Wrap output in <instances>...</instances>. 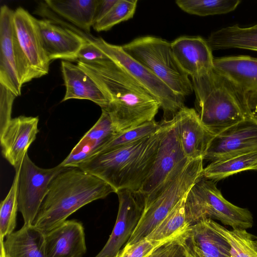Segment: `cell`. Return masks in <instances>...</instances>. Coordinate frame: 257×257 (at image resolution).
I'll use <instances>...</instances> for the list:
<instances>
[{"instance_id": "8992f818", "label": "cell", "mask_w": 257, "mask_h": 257, "mask_svg": "<svg viewBox=\"0 0 257 257\" xmlns=\"http://www.w3.org/2000/svg\"><path fill=\"white\" fill-rule=\"evenodd\" d=\"M121 47L176 93L185 97L193 92L192 83L178 63L171 43L161 38L146 36L137 38Z\"/></svg>"}, {"instance_id": "5bb4252c", "label": "cell", "mask_w": 257, "mask_h": 257, "mask_svg": "<svg viewBox=\"0 0 257 257\" xmlns=\"http://www.w3.org/2000/svg\"><path fill=\"white\" fill-rule=\"evenodd\" d=\"M14 23L21 49L37 78L46 75L50 61L43 46L37 19L19 7L14 12Z\"/></svg>"}, {"instance_id": "d6986e66", "label": "cell", "mask_w": 257, "mask_h": 257, "mask_svg": "<svg viewBox=\"0 0 257 257\" xmlns=\"http://www.w3.org/2000/svg\"><path fill=\"white\" fill-rule=\"evenodd\" d=\"M179 140L185 156L203 158L214 135L203 125L195 109L182 107L175 116Z\"/></svg>"}, {"instance_id": "e575fe53", "label": "cell", "mask_w": 257, "mask_h": 257, "mask_svg": "<svg viewBox=\"0 0 257 257\" xmlns=\"http://www.w3.org/2000/svg\"><path fill=\"white\" fill-rule=\"evenodd\" d=\"M146 257H189L179 237L155 248Z\"/></svg>"}, {"instance_id": "d6a6232c", "label": "cell", "mask_w": 257, "mask_h": 257, "mask_svg": "<svg viewBox=\"0 0 257 257\" xmlns=\"http://www.w3.org/2000/svg\"><path fill=\"white\" fill-rule=\"evenodd\" d=\"M137 0H117L107 14L93 25L97 32L107 31L114 26L132 19L137 6Z\"/></svg>"}, {"instance_id": "f546056e", "label": "cell", "mask_w": 257, "mask_h": 257, "mask_svg": "<svg viewBox=\"0 0 257 257\" xmlns=\"http://www.w3.org/2000/svg\"><path fill=\"white\" fill-rule=\"evenodd\" d=\"M212 224L230 244L231 257H257L253 236L246 230H228L213 220Z\"/></svg>"}, {"instance_id": "4dcf8cb0", "label": "cell", "mask_w": 257, "mask_h": 257, "mask_svg": "<svg viewBox=\"0 0 257 257\" xmlns=\"http://www.w3.org/2000/svg\"><path fill=\"white\" fill-rule=\"evenodd\" d=\"M19 169L16 173L11 187L0 205V237L4 238L13 232L17 223L18 210V186Z\"/></svg>"}, {"instance_id": "ac0fdd59", "label": "cell", "mask_w": 257, "mask_h": 257, "mask_svg": "<svg viewBox=\"0 0 257 257\" xmlns=\"http://www.w3.org/2000/svg\"><path fill=\"white\" fill-rule=\"evenodd\" d=\"M173 54L183 71L192 78L211 71L214 67L212 50L199 36H182L171 43Z\"/></svg>"}, {"instance_id": "5b68a950", "label": "cell", "mask_w": 257, "mask_h": 257, "mask_svg": "<svg viewBox=\"0 0 257 257\" xmlns=\"http://www.w3.org/2000/svg\"><path fill=\"white\" fill-rule=\"evenodd\" d=\"M185 212L189 226L207 219L219 220L232 229L246 230L253 224L252 214L248 209L226 200L215 182L203 176L187 193Z\"/></svg>"}, {"instance_id": "603a6c76", "label": "cell", "mask_w": 257, "mask_h": 257, "mask_svg": "<svg viewBox=\"0 0 257 257\" xmlns=\"http://www.w3.org/2000/svg\"><path fill=\"white\" fill-rule=\"evenodd\" d=\"M61 71L66 93L61 102L70 99H87L106 108L110 101L98 84L77 64L61 61Z\"/></svg>"}, {"instance_id": "30bf717a", "label": "cell", "mask_w": 257, "mask_h": 257, "mask_svg": "<svg viewBox=\"0 0 257 257\" xmlns=\"http://www.w3.org/2000/svg\"><path fill=\"white\" fill-rule=\"evenodd\" d=\"M91 40L109 59L122 66L158 101L163 111V120H172L184 106V97L174 92L152 72L131 58L121 46L109 44L101 37Z\"/></svg>"}, {"instance_id": "484cf974", "label": "cell", "mask_w": 257, "mask_h": 257, "mask_svg": "<svg viewBox=\"0 0 257 257\" xmlns=\"http://www.w3.org/2000/svg\"><path fill=\"white\" fill-rule=\"evenodd\" d=\"M99 0H47L45 4L57 15L90 32Z\"/></svg>"}, {"instance_id": "7a4b0ae2", "label": "cell", "mask_w": 257, "mask_h": 257, "mask_svg": "<svg viewBox=\"0 0 257 257\" xmlns=\"http://www.w3.org/2000/svg\"><path fill=\"white\" fill-rule=\"evenodd\" d=\"M153 135L127 145L97 154L77 168L109 184L116 192L121 189L139 191L154 163L163 123Z\"/></svg>"}, {"instance_id": "ab89813d", "label": "cell", "mask_w": 257, "mask_h": 257, "mask_svg": "<svg viewBox=\"0 0 257 257\" xmlns=\"http://www.w3.org/2000/svg\"><path fill=\"white\" fill-rule=\"evenodd\" d=\"M253 244L256 250L257 251V237L253 239Z\"/></svg>"}, {"instance_id": "ba28073f", "label": "cell", "mask_w": 257, "mask_h": 257, "mask_svg": "<svg viewBox=\"0 0 257 257\" xmlns=\"http://www.w3.org/2000/svg\"><path fill=\"white\" fill-rule=\"evenodd\" d=\"M14 14L7 6L1 7L0 84L18 96L22 85L37 77L19 44Z\"/></svg>"}, {"instance_id": "ffe728a7", "label": "cell", "mask_w": 257, "mask_h": 257, "mask_svg": "<svg viewBox=\"0 0 257 257\" xmlns=\"http://www.w3.org/2000/svg\"><path fill=\"white\" fill-rule=\"evenodd\" d=\"M37 22L43 46L49 60H76L77 53L88 38L47 19Z\"/></svg>"}, {"instance_id": "277c9868", "label": "cell", "mask_w": 257, "mask_h": 257, "mask_svg": "<svg viewBox=\"0 0 257 257\" xmlns=\"http://www.w3.org/2000/svg\"><path fill=\"white\" fill-rule=\"evenodd\" d=\"M192 79L195 110L203 125L214 136L255 115L249 108L245 94L214 68Z\"/></svg>"}, {"instance_id": "3957f363", "label": "cell", "mask_w": 257, "mask_h": 257, "mask_svg": "<svg viewBox=\"0 0 257 257\" xmlns=\"http://www.w3.org/2000/svg\"><path fill=\"white\" fill-rule=\"evenodd\" d=\"M112 193L115 190L97 177L77 167L66 168L50 183L33 225L46 233L80 208Z\"/></svg>"}, {"instance_id": "4316f807", "label": "cell", "mask_w": 257, "mask_h": 257, "mask_svg": "<svg viewBox=\"0 0 257 257\" xmlns=\"http://www.w3.org/2000/svg\"><path fill=\"white\" fill-rule=\"evenodd\" d=\"M249 170H257V151L210 162L204 168L203 177L216 182Z\"/></svg>"}, {"instance_id": "9a60e30c", "label": "cell", "mask_w": 257, "mask_h": 257, "mask_svg": "<svg viewBox=\"0 0 257 257\" xmlns=\"http://www.w3.org/2000/svg\"><path fill=\"white\" fill-rule=\"evenodd\" d=\"M38 116L21 115L12 118L0 133L2 152L4 157L15 170L23 160L39 132Z\"/></svg>"}, {"instance_id": "83f0119b", "label": "cell", "mask_w": 257, "mask_h": 257, "mask_svg": "<svg viewBox=\"0 0 257 257\" xmlns=\"http://www.w3.org/2000/svg\"><path fill=\"white\" fill-rule=\"evenodd\" d=\"M186 197V196L178 202L145 239L165 242L177 238L186 230L189 226L185 217Z\"/></svg>"}, {"instance_id": "52a82bcc", "label": "cell", "mask_w": 257, "mask_h": 257, "mask_svg": "<svg viewBox=\"0 0 257 257\" xmlns=\"http://www.w3.org/2000/svg\"><path fill=\"white\" fill-rule=\"evenodd\" d=\"M203 160L201 158L190 161L181 172L165 185L150 205L144 210L126 244H132L145 240L186 196L192 186L203 176Z\"/></svg>"}, {"instance_id": "f35d334b", "label": "cell", "mask_w": 257, "mask_h": 257, "mask_svg": "<svg viewBox=\"0 0 257 257\" xmlns=\"http://www.w3.org/2000/svg\"><path fill=\"white\" fill-rule=\"evenodd\" d=\"M0 257H11L4 245V238L0 237Z\"/></svg>"}, {"instance_id": "d4e9b609", "label": "cell", "mask_w": 257, "mask_h": 257, "mask_svg": "<svg viewBox=\"0 0 257 257\" xmlns=\"http://www.w3.org/2000/svg\"><path fill=\"white\" fill-rule=\"evenodd\" d=\"M211 50L231 48L257 51V24L249 27L235 25L212 32L207 39Z\"/></svg>"}, {"instance_id": "2e32d148", "label": "cell", "mask_w": 257, "mask_h": 257, "mask_svg": "<svg viewBox=\"0 0 257 257\" xmlns=\"http://www.w3.org/2000/svg\"><path fill=\"white\" fill-rule=\"evenodd\" d=\"M189 257H231L227 240L207 219L189 226L179 236Z\"/></svg>"}, {"instance_id": "cb8c5ba5", "label": "cell", "mask_w": 257, "mask_h": 257, "mask_svg": "<svg viewBox=\"0 0 257 257\" xmlns=\"http://www.w3.org/2000/svg\"><path fill=\"white\" fill-rule=\"evenodd\" d=\"M4 245L11 257H47L45 233L33 224L8 235Z\"/></svg>"}, {"instance_id": "f1b7e54d", "label": "cell", "mask_w": 257, "mask_h": 257, "mask_svg": "<svg viewBox=\"0 0 257 257\" xmlns=\"http://www.w3.org/2000/svg\"><path fill=\"white\" fill-rule=\"evenodd\" d=\"M176 5L183 11L198 16L225 14L238 6L239 0H177Z\"/></svg>"}, {"instance_id": "d590c367", "label": "cell", "mask_w": 257, "mask_h": 257, "mask_svg": "<svg viewBox=\"0 0 257 257\" xmlns=\"http://www.w3.org/2000/svg\"><path fill=\"white\" fill-rule=\"evenodd\" d=\"M0 133L12 118L13 103L17 96L7 87L0 84Z\"/></svg>"}, {"instance_id": "74e56055", "label": "cell", "mask_w": 257, "mask_h": 257, "mask_svg": "<svg viewBox=\"0 0 257 257\" xmlns=\"http://www.w3.org/2000/svg\"><path fill=\"white\" fill-rule=\"evenodd\" d=\"M117 0H99L96 8L93 25L102 19L109 12Z\"/></svg>"}, {"instance_id": "1f68e13d", "label": "cell", "mask_w": 257, "mask_h": 257, "mask_svg": "<svg viewBox=\"0 0 257 257\" xmlns=\"http://www.w3.org/2000/svg\"><path fill=\"white\" fill-rule=\"evenodd\" d=\"M161 127V122H157L154 119L138 126L116 133L100 149L97 154L121 147L139 140L153 135L157 133Z\"/></svg>"}, {"instance_id": "e0dca14e", "label": "cell", "mask_w": 257, "mask_h": 257, "mask_svg": "<svg viewBox=\"0 0 257 257\" xmlns=\"http://www.w3.org/2000/svg\"><path fill=\"white\" fill-rule=\"evenodd\" d=\"M214 69L238 87L244 94L250 110L257 111V58L233 56L214 59Z\"/></svg>"}, {"instance_id": "836d02e7", "label": "cell", "mask_w": 257, "mask_h": 257, "mask_svg": "<svg viewBox=\"0 0 257 257\" xmlns=\"http://www.w3.org/2000/svg\"><path fill=\"white\" fill-rule=\"evenodd\" d=\"M165 242L145 239L132 244H125L112 257H146L157 246Z\"/></svg>"}, {"instance_id": "6da1fadb", "label": "cell", "mask_w": 257, "mask_h": 257, "mask_svg": "<svg viewBox=\"0 0 257 257\" xmlns=\"http://www.w3.org/2000/svg\"><path fill=\"white\" fill-rule=\"evenodd\" d=\"M76 61L110 101L102 109L108 113L116 133L154 120L159 103L119 64L109 58Z\"/></svg>"}, {"instance_id": "7402d4cb", "label": "cell", "mask_w": 257, "mask_h": 257, "mask_svg": "<svg viewBox=\"0 0 257 257\" xmlns=\"http://www.w3.org/2000/svg\"><path fill=\"white\" fill-rule=\"evenodd\" d=\"M115 134L108 113L102 109L98 120L59 164L66 168L77 167L82 163L96 154Z\"/></svg>"}, {"instance_id": "8fae6325", "label": "cell", "mask_w": 257, "mask_h": 257, "mask_svg": "<svg viewBox=\"0 0 257 257\" xmlns=\"http://www.w3.org/2000/svg\"><path fill=\"white\" fill-rule=\"evenodd\" d=\"M66 168L60 164L51 168H40L26 153L19 169L18 186V210L23 216L24 224H33L50 183Z\"/></svg>"}, {"instance_id": "4fadbf2b", "label": "cell", "mask_w": 257, "mask_h": 257, "mask_svg": "<svg viewBox=\"0 0 257 257\" xmlns=\"http://www.w3.org/2000/svg\"><path fill=\"white\" fill-rule=\"evenodd\" d=\"M119 206L116 220L109 237L94 257H112L128 241L144 212L145 199L139 191H117Z\"/></svg>"}, {"instance_id": "8d00e7d4", "label": "cell", "mask_w": 257, "mask_h": 257, "mask_svg": "<svg viewBox=\"0 0 257 257\" xmlns=\"http://www.w3.org/2000/svg\"><path fill=\"white\" fill-rule=\"evenodd\" d=\"M109 59L91 39H87L77 53L76 61H94Z\"/></svg>"}, {"instance_id": "9c48e42d", "label": "cell", "mask_w": 257, "mask_h": 257, "mask_svg": "<svg viewBox=\"0 0 257 257\" xmlns=\"http://www.w3.org/2000/svg\"><path fill=\"white\" fill-rule=\"evenodd\" d=\"M163 127L153 165L139 190L145 199V206L153 196L192 160L187 158L182 148L175 117L162 119Z\"/></svg>"}, {"instance_id": "7c38bea8", "label": "cell", "mask_w": 257, "mask_h": 257, "mask_svg": "<svg viewBox=\"0 0 257 257\" xmlns=\"http://www.w3.org/2000/svg\"><path fill=\"white\" fill-rule=\"evenodd\" d=\"M257 151V116L252 115L214 136L203 160H223Z\"/></svg>"}, {"instance_id": "44dd1931", "label": "cell", "mask_w": 257, "mask_h": 257, "mask_svg": "<svg viewBox=\"0 0 257 257\" xmlns=\"http://www.w3.org/2000/svg\"><path fill=\"white\" fill-rule=\"evenodd\" d=\"M45 240L47 257H83L86 252L83 226L75 220L47 232Z\"/></svg>"}]
</instances>
